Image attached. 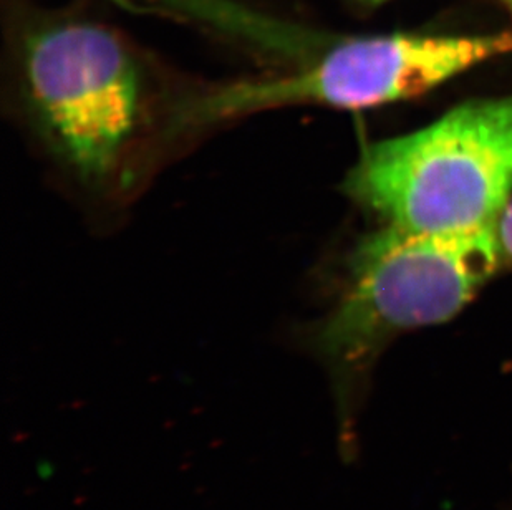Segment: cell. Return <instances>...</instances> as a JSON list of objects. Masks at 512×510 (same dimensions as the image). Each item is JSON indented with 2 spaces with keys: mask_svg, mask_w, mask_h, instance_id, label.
Here are the masks:
<instances>
[{
  "mask_svg": "<svg viewBox=\"0 0 512 510\" xmlns=\"http://www.w3.org/2000/svg\"><path fill=\"white\" fill-rule=\"evenodd\" d=\"M204 85L165 72L107 25L80 19L25 27L5 82L30 146L68 194L103 214L130 207L203 135Z\"/></svg>",
  "mask_w": 512,
  "mask_h": 510,
  "instance_id": "1",
  "label": "cell"
},
{
  "mask_svg": "<svg viewBox=\"0 0 512 510\" xmlns=\"http://www.w3.org/2000/svg\"><path fill=\"white\" fill-rule=\"evenodd\" d=\"M496 224L431 232L385 224L358 242L334 307L309 333L347 416L357 376L397 333L446 322L463 310L501 260Z\"/></svg>",
  "mask_w": 512,
  "mask_h": 510,
  "instance_id": "2",
  "label": "cell"
},
{
  "mask_svg": "<svg viewBox=\"0 0 512 510\" xmlns=\"http://www.w3.org/2000/svg\"><path fill=\"white\" fill-rule=\"evenodd\" d=\"M343 191L393 226H494L512 196V97L464 103L415 133L363 148Z\"/></svg>",
  "mask_w": 512,
  "mask_h": 510,
  "instance_id": "3",
  "label": "cell"
},
{
  "mask_svg": "<svg viewBox=\"0 0 512 510\" xmlns=\"http://www.w3.org/2000/svg\"><path fill=\"white\" fill-rule=\"evenodd\" d=\"M506 53H512V30L348 39L312 53L285 72L219 82L214 105L223 123L295 106L375 108L421 95Z\"/></svg>",
  "mask_w": 512,
  "mask_h": 510,
  "instance_id": "4",
  "label": "cell"
},
{
  "mask_svg": "<svg viewBox=\"0 0 512 510\" xmlns=\"http://www.w3.org/2000/svg\"><path fill=\"white\" fill-rule=\"evenodd\" d=\"M496 234L501 254L512 262V196L496 222Z\"/></svg>",
  "mask_w": 512,
  "mask_h": 510,
  "instance_id": "5",
  "label": "cell"
},
{
  "mask_svg": "<svg viewBox=\"0 0 512 510\" xmlns=\"http://www.w3.org/2000/svg\"><path fill=\"white\" fill-rule=\"evenodd\" d=\"M504 4L508 5L509 9L512 12V0H503Z\"/></svg>",
  "mask_w": 512,
  "mask_h": 510,
  "instance_id": "6",
  "label": "cell"
},
{
  "mask_svg": "<svg viewBox=\"0 0 512 510\" xmlns=\"http://www.w3.org/2000/svg\"><path fill=\"white\" fill-rule=\"evenodd\" d=\"M368 2H372V4H377V2H383V0H368Z\"/></svg>",
  "mask_w": 512,
  "mask_h": 510,
  "instance_id": "7",
  "label": "cell"
}]
</instances>
